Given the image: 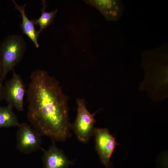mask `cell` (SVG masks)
Returning a JSON list of instances; mask_svg holds the SVG:
<instances>
[{"label": "cell", "mask_w": 168, "mask_h": 168, "mask_svg": "<svg viewBox=\"0 0 168 168\" xmlns=\"http://www.w3.org/2000/svg\"><path fill=\"white\" fill-rule=\"evenodd\" d=\"M26 93L27 118L33 128L53 142L64 141L71 136L68 97L56 79L45 71L34 70Z\"/></svg>", "instance_id": "1"}, {"label": "cell", "mask_w": 168, "mask_h": 168, "mask_svg": "<svg viewBox=\"0 0 168 168\" xmlns=\"http://www.w3.org/2000/svg\"><path fill=\"white\" fill-rule=\"evenodd\" d=\"M27 49L23 36L13 34L6 36L0 44V75L2 82L21 61Z\"/></svg>", "instance_id": "2"}, {"label": "cell", "mask_w": 168, "mask_h": 168, "mask_svg": "<svg viewBox=\"0 0 168 168\" xmlns=\"http://www.w3.org/2000/svg\"><path fill=\"white\" fill-rule=\"evenodd\" d=\"M76 102L78 106L77 114L71 128L80 141L86 143L93 135L94 126L96 122L94 117L100 110L91 114L87 109L83 99H77Z\"/></svg>", "instance_id": "3"}, {"label": "cell", "mask_w": 168, "mask_h": 168, "mask_svg": "<svg viewBox=\"0 0 168 168\" xmlns=\"http://www.w3.org/2000/svg\"><path fill=\"white\" fill-rule=\"evenodd\" d=\"M93 135L96 149L101 162L105 168H113L110 158L116 146L119 145L115 137L107 128H94Z\"/></svg>", "instance_id": "4"}, {"label": "cell", "mask_w": 168, "mask_h": 168, "mask_svg": "<svg viewBox=\"0 0 168 168\" xmlns=\"http://www.w3.org/2000/svg\"><path fill=\"white\" fill-rule=\"evenodd\" d=\"M18 127L16 136V148L21 153L27 154L42 149V136L31 125L23 122Z\"/></svg>", "instance_id": "5"}, {"label": "cell", "mask_w": 168, "mask_h": 168, "mask_svg": "<svg viewBox=\"0 0 168 168\" xmlns=\"http://www.w3.org/2000/svg\"><path fill=\"white\" fill-rule=\"evenodd\" d=\"M12 77L6 81L4 85V99L7 104L18 111L24 110V99L26 91L21 77L12 71Z\"/></svg>", "instance_id": "6"}, {"label": "cell", "mask_w": 168, "mask_h": 168, "mask_svg": "<svg viewBox=\"0 0 168 168\" xmlns=\"http://www.w3.org/2000/svg\"><path fill=\"white\" fill-rule=\"evenodd\" d=\"M87 4L96 8L109 21H116L122 16L124 8L121 1L117 0H85Z\"/></svg>", "instance_id": "7"}, {"label": "cell", "mask_w": 168, "mask_h": 168, "mask_svg": "<svg viewBox=\"0 0 168 168\" xmlns=\"http://www.w3.org/2000/svg\"><path fill=\"white\" fill-rule=\"evenodd\" d=\"M42 157L43 168H68L74 164L73 161L70 160L63 151L58 148L53 142L52 145L47 150L43 148Z\"/></svg>", "instance_id": "8"}, {"label": "cell", "mask_w": 168, "mask_h": 168, "mask_svg": "<svg viewBox=\"0 0 168 168\" xmlns=\"http://www.w3.org/2000/svg\"><path fill=\"white\" fill-rule=\"evenodd\" d=\"M12 1L15 6V9L18 10L21 14L22 21L20 26L22 32L29 38L36 48H39V44L38 39L40 34L38 31L35 30L32 20H30L26 15L25 11L26 4L20 5L14 0H12Z\"/></svg>", "instance_id": "9"}, {"label": "cell", "mask_w": 168, "mask_h": 168, "mask_svg": "<svg viewBox=\"0 0 168 168\" xmlns=\"http://www.w3.org/2000/svg\"><path fill=\"white\" fill-rule=\"evenodd\" d=\"M13 107L7 105L0 106V128H8L19 125L18 118L13 111Z\"/></svg>", "instance_id": "10"}, {"label": "cell", "mask_w": 168, "mask_h": 168, "mask_svg": "<svg viewBox=\"0 0 168 168\" xmlns=\"http://www.w3.org/2000/svg\"><path fill=\"white\" fill-rule=\"evenodd\" d=\"M42 4L41 16L38 18L32 20L35 25H38L40 26V29L38 31L39 34L52 24L58 10L57 9L52 12H47L45 11L47 6L46 1L42 0Z\"/></svg>", "instance_id": "11"}, {"label": "cell", "mask_w": 168, "mask_h": 168, "mask_svg": "<svg viewBox=\"0 0 168 168\" xmlns=\"http://www.w3.org/2000/svg\"><path fill=\"white\" fill-rule=\"evenodd\" d=\"M4 99V85L0 78V102Z\"/></svg>", "instance_id": "12"}, {"label": "cell", "mask_w": 168, "mask_h": 168, "mask_svg": "<svg viewBox=\"0 0 168 168\" xmlns=\"http://www.w3.org/2000/svg\"><path fill=\"white\" fill-rule=\"evenodd\" d=\"M1 79V78H0Z\"/></svg>", "instance_id": "13"}]
</instances>
